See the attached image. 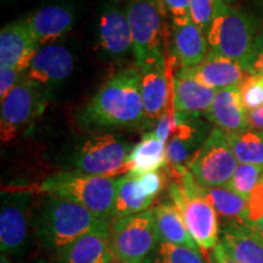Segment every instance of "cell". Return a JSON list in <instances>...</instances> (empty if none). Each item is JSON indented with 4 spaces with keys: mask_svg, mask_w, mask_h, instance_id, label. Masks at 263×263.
<instances>
[{
    "mask_svg": "<svg viewBox=\"0 0 263 263\" xmlns=\"http://www.w3.org/2000/svg\"><path fill=\"white\" fill-rule=\"evenodd\" d=\"M140 84L137 66L118 70L78 111L77 124L93 133L139 126L145 118Z\"/></svg>",
    "mask_w": 263,
    "mask_h": 263,
    "instance_id": "obj_1",
    "label": "cell"
},
{
    "mask_svg": "<svg viewBox=\"0 0 263 263\" xmlns=\"http://www.w3.org/2000/svg\"><path fill=\"white\" fill-rule=\"evenodd\" d=\"M176 112L197 116L205 115L215 101L217 90L207 88L193 77L189 68L180 67L172 80Z\"/></svg>",
    "mask_w": 263,
    "mask_h": 263,
    "instance_id": "obj_18",
    "label": "cell"
},
{
    "mask_svg": "<svg viewBox=\"0 0 263 263\" xmlns=\"http://www.w3.org/2000/svg\"><path fill=\"white\" fill-rule=\"evenodd\" d=\"M240 98L246 111H251L263 105V76L248 74L239 84Z\"/></svg>",
    "mask_w": 263,
    "mask_h": 263,
    "instance_id": "obj_31",
    "label": "cell"
},
{
    "mask_svg": "<svg viewBox=\"0 0 263 263\" xmlns=\"http://www.w3.org/2000/svg\"><path fill=\"white\" fill-rule=\"evenodd\" d=\"M205 116L226 134L248 129V111L242 106L239 85L217 91L215 101Z\"/></svg>",
    "mask_w": 263,
    "mask_h": 263,
    "instance_id": "obj_22",
    "label": "cell"
},
{
    "mask_svg": "<svg viewBox=\"0 0 263 263\" xmlns=\"http://www.w3.org/2000/svg\"><path fill=\"white\" fill-rule=\"evenodd\" d=\"M189 70L199 83L217 91L239 85L249 74L239 62L212 50L209 51L201 64Z\"/></svg>",
    "mask_w": 263,
    "mask_h": 263,
    "instance_id": "obj_20",
    "label": "cell"
},
{
    "mask_svg": "<svg viewBox=\"0 0 263 263\" xmlns=\"http://www.w3.org/2000/svg\"><path fill=\"white\" fill-rule=\"evenodd\" d=\"M155 199L147 196L138 182V177L132 173L117 178V195L115 205V218L133 216L150 210Z\"/></svg>",
    "mask_w": 263,
    "mask_h": 263,
    "instance_id": "obj_27",
    "label": "cell"
},
{
    "mask_svg": "<svg viewBox=\"0 0 263 263\" xmlns=\"http://www.w3.org/2000/svg\"><path fill=\"white\" fill-rule=\"evenodd\" d=\"M58 263H112L110 230H93L52 254Z\"/></svg>",
    "mask_w": 263,
    "mask_h": 263,
    "instance_id": "obj_19",
    "label": "cell"
},
{
    "mask_svg": "<svg viewBox=\"0 0 263 263\" xmlns=\"http://www.w3.org/2000/svg\"><path fill=\"white\" fill-rule=\"evenodd\" d=\"M249 128L254 129H263V105L254 110L248 111Z\"/></svg>",
    "mask_w": 263,
    "mask_h": 263,
    "instance_id": "obj_39",
    "label": "cell"
},
{
    "mask_svg": "<svg viewBox=\"0 0 263 263\" xmlns=\"http://www.w3.org/2000/svg\"><path fill=\"white\" fill-rule=\"evenodd\" d=\"M263 216V178L249 199V219L256 221Z\"/></svg>",
    "mask_w": 263,
    "mask_h": 263,
    "instance_id": "obj_37",
    "label": "cell"
},
{
    "mask_svg": "<svg viewBox=\"0 0 263 263\" xmlns=\"http://www.w3.org/2000/svg\"><path fill=\"white\" fill-rule=\"evenodd\" d=\"M32 230L41 246L57 252L93 230H110L111 223L64 197L44 194L32 210Z\"/></svg>",
    "mask_w": 263,
    "mask_h": 263,
    "instance_id": "obj_2",
    "label": "cell"
},
{
    "mask_svg": "<svg viewBox=\"0 0 263 263\" xmlns=\"http://www.w3.org/2000/svg\"><path fill=\"white\" fill-rule=\"evenodd\" d=\"M153 212L159 240L201 251V249L189 233L188 227L178 209L171 200L154 206Z\"/></svg>",
    "mask_w": 263,
    "mask_h": 263,
    "instance_id": "obj_24",
    "label": "cell"
},
{
    "mask_svg": "<svg viewBox=\"0 0 263 263\" xmlns=\"http://www.w3.org/2000/svg\"><path fill=\"white\" fill-rule=\"evenodd\" d=\"M0 263H11V261H10L8 256L2 255V256H0Z\"/></svg>",
    "mask_w": 263,
    "mask_h": 263,
    "instance_id": "obj_42",
    "label": "cell"
},
{
    "mask_svg": "<svg viewBox=\"0 0 263 263\" xmlns=\"http://www.w3.org/2000/svg\"><path fill=\"white\" fill-rule=\"evenodd\" d=\"M47 104V88L25 76L2 100L0 138L3 143H10L24 136L44 114Z\"/></svg>",
    "mask_w": 263,
    "mask_h": 263,
    "instance_id": "obj_8",
    "label": "cell"
},
{
    "mask_svg": "<svg viewBox=\"0 0 263 263\" xmlns=\"http://www.w3.org/2000/svg\"><path fill=\"white\" fill-rule=\"evenodd\" d=\"M34 200L28 192L2 194L0 210V250L2 255L20 256L28 244L32 228V210Z\"/></svg>",
    "mask_w": 263,
    "mask_h": 263,
    "instance_id": "obj_11",
    "label": "cell"
},
{
    "mask_svg": "<svg viewBox=\"0 0 263 263\" xmlns=\"http://www.w3.org/2000/svg\"><path fill=\"white\" fill-rule=\"evenodd\" d=\"M133 38V58L138 68L167 57L171 29L161 0H127L124 5Z\"/></svg>",
    "mask_w": 263,
    "mask_h": 263,
    "instance_id": "obj_3",
    "label": "cell"
},
{
    "mask_svg": "<svg viewBox=\"0 0 263 263\" xmlns=\"http://www.w3.org/2000/svg\"><path fill=\"white\" fill-rule=\"evenodd\" d=\"M155 263H207L201 251L159 240Z\"/></svg>",
    "mask_w": 263,
    "mask_h": 263,
    "instance_id": "obj_30",
    "label": "cell"
},
{
    "mask_svg": "<svg viewBox=\"0 0 263 263\" xmlns=\"http://www.w3.org/2000/svg\"><path fill=\"white\" fill-rule=\"evenodd\" d=\"M256 4H257L258 8L261 9V11L263 12V0H256Z\"/></svg>",
    "mask_w": 263,
    "mask_h": 263,
    "instance_id": "obj_43",
    "label": "cell"
},
{
    "mask_svg": "<svg viewBox=\"0 0 263 263\" xmlns=\"http://www.w3.org/2000/svg\"><path fill=\"white\" fill-rule=\"evenodd\" d=\"M38 48L24 18L5 25L0 32V65L26 72Z\"/></svg>",
    "mask_w": 263,
    "mask_h": 263,
    "instance_id": "obj_17",
    "label": "cell"
},
{
    "mask_svg": "<svg viewBox=\"0 0 263 263\" xmlns=\"http://www.w3.org/2000/svg\"><path fill=\"white\" fill-rule=\"evenodd\" d=\"M209 259L210 263H239L236 262L232 256L228 255V252H227L226 249L223 248L221 241L218 242V245H217L212 251H210Z\"/></svg>",
    "mask_w": 263,
    "mask_h": 263,
    "instance_id": "obj_38",
    "label": "cell"
},
{
    "mask_svg": "<svg viewBox=\"0 0 263 263\" xmlns=\"http://www.w3.org/2000/svg\"><path fill=\"white\" fill-rule=\"evenodd\" d=\"M76 55L64 43H51L37 49L26 77L37 82L47 89L64 83L73 73Z\"/></svg>",
    "mask_w": 263,
    "mask_h": 263,
    "instance_id": "obj_15",
    "label": "cell"
},
{
    "mask_svg": "<svg viewBox=\"0 0 263 263\" xmlns=\"http://www.w3.org/2000/svg\"><path fill=\"white\" fill-rule=\"evenodd\" d=\"M25 76L26 72L0 66V98H2V100H4L6 95L14 89Z\"/></svg>",
    "mask_w": 263,
    "mask_h": 263,
    "instance_id": "obj_36",
    "label": "cell"
},
{
    "mask_svg": "<svg viewBox=\"0 0 263 263\" xmlns=\"http://www.w3.org/2000/svg\"><path fill=\"white\" fill-rule=\"evenodd\" d=\"M173 25H185L192 22L190 0H161Z\"/></svg>",
    "mask_w": 263,
    "mask_h": 263,
    "instance_id": "obj_33",
    "label": "cell"
},
{
    "mask_svg": "<svg viewBox=\"0 0 263 263\" xmlns=\"http://www.w3.org/2000/svg\"><path fill=\"white\" fill-rule=\"evenodd\" d=\"M244 70L249 74L263 76V29L258 32L255 39L251 52L244 65Z\"/></svg>",
    "mask_w": 263,
    "mask_h": 263,
    "instance_id": "obj_34",
    "label": "cell"
},
{
    "mask_svg": "<svg viewBox=\"0 0 263 263\" xmlns=\"http://www.w3.org/2000/svg\"><path fill=\"white\" fill-rule=\"evenodd\" d=\"M3 2H10V0H3Z\"/></svg>",
    "mask_w": 263,
    "mask_h": 263,
    "instance_id": "obj_46",
    "label": "cell"
},
{
    "mask_svg": "<svg viewBox=\"0 0 263 263\" xmlns=\"http://www.w3.org/2000/svg\"><path fill=\"white\" fill-rule=\"evenodd\" d=\"M248 227L254 234H256L258 238H261L263 240V216L259 217L256 221H250Z\"/></svg>",
    "mask_w": 263,
    "mask_h": 263,
    "instance_id": "obj_40",
    "label": "cell"
},
{
    "mask_svg": "<svg viewBox=\"0 0 263 263\" xmlns=\"http://www.w3.org/2000/svg\"><path fill=\"white\" fill-rule=\"evenodd\" d=\"M200 192L222 219V224H249V201L244 197L227 186H200Z\"/></svg>",
    "mask_w": 263,
    "mask_h": 263,
    "instance_id": "obj_25",
    "label": "cell"
},
{
    "mask_svg": "<svg viewBox=\"0 0 263 263\" xmlns=\"http://www.w3.org/2000/svg\"><path fill=\"white\" fill-rule=\"evenodd\" d=\"M229 145L239 163L263 167V129H248L227 134Z\"/></svg>",
    "mask_w": 263,
    "mask_h": 263,
    "instance_id": "obj_28",
    "label": "cell"
},
{
    "mask_svg": "<svg viewBox=\"0 0 263 263\" xmlns=\"http://www.w3.org/2000/svg\"><path fill=\"white\" fill-rule=\"evenodd\" d=\"M170 45L171 57L183 68L196 67L209 54L206 33L193 22L173 25L171 29Z\"/></svg>",
    "mask_w": 263,
    "mask_h": 263,
    "instance_id": "obj_21",
    "label": "cell"
},
{
    "mask_svg": "<svg viewBox=\"0 0 263 263\" xmlns=\"http://www.w3.org/2000/svg\"><path fill=\"white\" fill-rule=\"evenodd\" d=\"M114 259L121 263H144L159 244L153 209L138 215L115 218L110 229Z\"/></svg>",
    "mask_w": 263,
    "mask_h": 263,
    "instance_id": "obj_9",
    "label": "cell"
},
{
    "mask_svg": "<svg viewBox=\"0 0 263 263\" xmlns=\"http://www.w3.org/2000/svg\"><path fill=\"white\" fill-rule=\"evenodd\" d=\"M197 116L176 112V122L166 144L167 170L172 180L182 178L196 151L209 137L210 132Z\"/></svg>",
    "mask_w": 263,
    "mask_h": 263,
    "instance_id": "obj_13",
    "label": "cell"
},
{
    "mask_svg": "<svg viewBox=\"0 0 263 263\" xmlns=\"http://www.w3.org/2000/svg\"><path fill=\"white\" fill-rule=\"evenodd\" d=\"M222 4L216 0H190V17L192 22L207 33L213 18Z\"/></svg>",
    "mask_w": 263,
    "mask_h": 263,
    "instance_id": "obj_32",
    "label": "cell"
},
{
    "mask_svg": "<svg viewBox=\"0 0 263 263\" xmlns=\"http://www.w3.org/2000/svg\"><path fill=\"white\" fill-rule=\"evenodd\" d=\"M171 58L168 55L163 60L139 68L141 72V97H143L144 111L146 122H155L167 110L173 100V85L171 83Z\"/></svg>",
    "mask_w": 263,
    "mask_h": 263,
    "instance_id": "obj_16",
    "label": "cell"
},
{
    "mask_svg": "<svg viewBox=\"0 0 263 263\" xmlns=\"http://www.w3.org/2000/svg\"><path fill=\"white\" fill-rule=\"evenodd\" d=\"M132 147L123 137L110 132L93 133L74 147L65 163L67 172L110 177L127 174Z\"/></svg>",
    "mask_w": 263,
    "mask_h": 263,
    "instance_id": "obj_5",
    "label": "cell"
},
{
    "mask_svg": "<svg viewBox=\"0 0 263 263\" xmlns=\"http://www.w3.org/2000/svg\"><path fill=\"white\" fill-rule=\"evenodd\" d=\"M219 241L236 262L263 263V240L254 234L248 224H222Z\"/></svg>",
    "mask_w": 263,
    "mask_h": 263,
    "instance_id": "obj_23",
    "label": "cell"
},
{
    "mask_svg": "<svg viewBox=\"0 0 263 263\" xmlns=\"http://www.w3.org/2000/svg\"><path fill=\"white\" fill-rule=\"evenodd\" d=\"M262 178L263 167L256 166V164L239 163L232 179L226 186L249 201L250 195L258 185Z\"/></svg>",
    "mask_w": 263,
    "mask_h": 263,
    "instance_id": "obj_29",
    "label": "cell"
},
{
    "mask_svg": "<svg viewBox=\"0 0 263 263\" xmlns=\"http://www.w3.org/2000/svg\"><path fill=\"white\" fill-rule=\"evenodd\" d=\"M257 20L242 10L222 5L206 33L210 50L244 67L258 34Z\"/></svg>",
    "mask_w": 263,
    "mask_h": 263,
    "instance_id": "obj_7",
    "label": "cell"
},
{
    "mask_svg": "<svg viewBox=\"0 0 263 263\" xmlns=\"http://www.w3.org/2000/svg\"><path fill=\"white\" fill-rule=\"evenodd\" d=\"M44 194L73 201L93 212L99 218L112 223L117 195V178L89 176L62 171L41 184Z\"/></svg>",
    "mask_w": 263,
    "mask_h": 263,
    "instance_id": "obj_4",
    "label": "cell"
},
{
    "mask_svg": "<svg viewBox=\"0 0 263 263\" xmlns=\"http://www.w3.org/2000/svg\"><path fill=\"white\" fill-rule=\"evenodd\" d=\"M136 176V174H134ZM138 177V182L139 185L143 189V192L146 194L147 196L156 199L164 185V174L160 171H155V172H147L144 174H140Z\"/></svg>",
    "mask_w": 263,
    "mask_h": 263,
    "instance_id": "obj_35",
    "label": "cell"
},
{
    "mask_svg": "<svg viewBox=\"0 0 263 263\" xmlns=\"http://www.w3.org/2000/svg\"><path fill=\"white\" fill-rule=\"evenodd\" d=\"M80 9L73 0H54L43 4L24 20L39 47L58 42L76 26Z\"/></svg>",
    "mask_w": 263,
    "mask_h": 263,
    "instance_id": "obj_14",
    "label": "cell"
},
{
    "mask_svg": "<svg viewBox=\"0 0 263 263\" xmlns=\"http://www.w3.org/2000/svg\"><path fill=\"white\" fill-rule=\"evenodd\" d=\"M112 263H121V262H117V261H114Z\"/></svg>",
    "mask_w": 263,
    "mask_h": 263,
    "instance_id": "obj_45",
    "label": "cell"
},
{
    "mask_svg": "<svg viewBox=\"0 0 263 263\" xmlns=\"http://www.w3.org/2000/svg\"><path fill=\"white\" fill-rule=\"evenodd\" d=\"M168 194L202 254L212 251L219 242L218 216L202 196L189 170L182 178L170 183Z\"/></svg>",
    "mask_w": 263,
    "mask_h": 263,
    "instance_id": "obj_6",
    "label": "cell"
},
{
    "mask_svg": "<svg viewBox=\"0 0 263 263\" xmlns=\"http://www.w3.org/2000/svg\"><path fill=\"white\" fill-rule=\"evenodd\" d=\"M216 2L219 3V4L224 5V6H232L236 2V0H216Z\"/></svg>",
    "mask_w": 263,
    "mask_h": 263,
    "instance_id": "obj_41",
    "label": "cell"
},
{
    "mask_svg": "<svg viewBox=\"0 0 263 263\" xmlns=\"http://www.w3.org/2000/svg\"><path fill=\"white\" fill-rule=\"evenodd\" d=\"M95 47L110 61H124L133 55V38L127 11L116 3H104L95 20Z\"/></svg>",
    "mask_w": 263,
    "mask_h": 263,
    "instance_id": "obj_12",
    "label": "cell"
},
{
    "mask_svg": "<svg viewBox=\"0 0 263 263\" xmlns=\"http://www.w3.org/2000/svg\"><path fill=\"white\" fill-rule=\"evenodd\" d=\"M238 164L227 134L216 127L190 160L188 168L200 186L215 188L229 183Z\"/></svg>",
    "mask_w": 263,
    "mask_h": 263,
    "instance_id": "obj_10",
    "label": "cell"
},
{
    "mask_svg": "<svg viewBox=\"0 0 263 263\" xmlns=\"http://www.w3.org/2000/svg\"><path fill=\"white\" fill-rule=\"evenodd\" d=\"M127 164L129 172L136 176L160 171L167 164L166 144L157 138L154 130L144 134L139 143L132 147Z\"/></svg>",
    "mask_w": 263,
    "mask_h": 263,
    "instance_id": "obj_26",
    "label": "cell"
},
{
    "mask_svg": "<svg viewBox=\"0 0 263 263\" xmlns=\"http://www.w3.org/2000/svg\"><path fill=\"white\" fill-rule=\"evenodd\" d=\"M37 263H58V262H55V261H48V259H39V261H37Z\"/></svg>",
    "mask_w": 263,
    "mask_h": 263,
    "instance_id": "obj_44",
    "label": "cell"
}]
</instances>
